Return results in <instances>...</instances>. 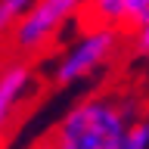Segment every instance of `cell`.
<instances>
[{
  "mask_svg": "<svg viewBox=\"0 0 149 149\" xmlns=\"http://www.w3.org/2000/svg\"><path fill=\"white\" fill-rule=\"evenodd\" d=\"M31 84H34V72L28 62H9L0 68V134L13 121L16 109L25 102Z\"/></svg>",
  "mask_w": 149,
  "mask_h": 149,
  "instance_id": "obj_4",
  "label": "cell"
},
{
  "mask_svg": "<svg viewBox=\"0 0 149 149\" xmlns=\"http://www.w3.org/2000/svg\"><path fill=\"white\" fill-rule=\"evenodd\" d=\"M137 102L115 96H87L74 102L53 127V149H118L137 121Z\"/></svg>",
  "mask_w": 149,
  "mask_h": 149,
  "instance_id": "obj_1",
  "label": "cell"
},
{
  "mask_svg": "<svg viewBox=\"0 0 149 149\" xmlns=\"http://www.w3.org/2000/svg\"><path fill=\"white\" fill-rule=\"evenodd\" d=\"M84 6V0H37L16 28H13V44L19 53H37L47 44H53L59 28Z\"/></svg>",
  "mask_w": 149,
  "mask_h": 149,
  "instance_id": "obj_3",
  "label": "cell"
},
{
  "mask_svg": "<svg viewBox=\"0 0 149 149\" xmlns=\"http://www.w3.org/2000/svg\"><path fill=\"white\" fill-rule=\"evenodd\" d=\"M84 6L90 9V22L96 28H134L140 19L149 13V0H84Z\"/></svg>",
  "mask_w": 149,
  "mask_h": 149,
  "instance_id": "obj_5",
  "label": "cell"
},
{
  "mask_svg": "<svg viewBox=\"0 0 149 149\" xmlns=\"http://www.w3.org/2000/svg\"><path fill=\"white\" fill-rule=\"evenodd\" d=\"M146 78H149V56H146Z\"/></svg>",
  "mask_w": 149,
  "mask_h": 149,
  "instance_id": "obj_8",
  "label": "cell"
},
{
  "mask_svg": "<svg viewBox=\"0 0 149 149\" xmlns=\"http://www.w3.org/2000/svg\"><path fill=\"white\" fill-rule=\"evenodd\" d=\"M37 0H0V34H6L31 13Z\"/></svg>",
  "mask_w": 149,
  "mask_h": 149,
  "instance_id": "obj_6",
  "label": "cell"
},
{
  "mask_svg": "<svg viewBox=\"0 0 149 149\" xmlns=\"http://www.w3.org/2000/svg\"><path fill=\"white\" fill-rule=\"evenodd\" d=\"M118 44H121V34L112 31V28H93V31L81 34L59 59L56 81L59 84L87 81L90 74H96L100 68H106L112 62V56L118 53Z\"/></svg>",
  "mask_w": 149,
  "mask_h": 149,
  "instance_id": "obj_2",
  "label": "cell"
},
{
  "mask_svg": "<svg viewBox=\"0 0 149 149\" xmlns=\"http://www.w3.org/2000/svg\"><path fill=\"white\" fill-rule=\"evenodd\" d=\"M34 149H53V146H50V143H40V146H34Z\"/></svg>",
  "mask_w": 149,
  "mask_h": 149,
  "instance_id": "obj_7",
  "label": "cell"
}]
</instances>
